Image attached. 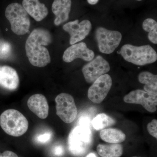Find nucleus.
<instances>
[{"mask_svg":"<svg viewBox=\"0 0 157 157\" xmlns=\"http://www.w3.org/2000/svg\"><path fill=\"white\" fill-rule=\"evenodd\" d=\"M52 42V37L47 30L37 28L32 31L25 45L26 54L31 64L44 67L50 63V54L45 46Z\"/></svg>","mask_w":157,"mask_h":157,"instance_id":"nucleus-1","label":"nucleus"},{"mask_svg":"<svg viewBox=\"0 0 157 157\" xmlns=\"http://www.w3.org/2000/svg\"><path fill=\"white\" fill-rule=\"evenodd\" d=\"M120 53L127 62L137 66L152 63L157 60L156 52L150 45L136 46L126 44L121 47Z\"/></svg>","mask_w":157,"mask_h":157,"instance_id":"nucleus-2","label":"nucleus"},{"mask_svg":"<svg viewBox=\"0 0 157 157\" xmlns=\"http://www.w3.org/2000/svg\"><path fill=\"white\" fill-rule=\"evenodd\" d=\"M0 126L8 135L19 137L27 131L29 122L18 110L9 109L3 112L0 116Z\"/></svg>","mask_w":157,"mask_h":157,"instance_id":"nucleus-3","label":"nucleus"},{"mask_svg":"<svg viewBox=\"0 0 157 157\" xmlns=\"http://www.w3.org/2000/svg\"><path fill=\"white\" fill-rule=\"evenodd\" d=\"M5 15L14 34L21 36L29 32L30 21L22 6L18 3L10 4L6 8Z\"/></svg>","mask_w":157,"mask_h":157,"instance_id":"nucleus-4","label":"nucleus"},{"mask_svg":"<svg viewBox=\"0 0 157 157\" xmlns=\"http://www.w3.org/2000/svg\"><path fill=\"white\" fill-rule=\"evenodd\" d=\"M92 137L90 128L77 126L70 132L68 137V147L72 154L83 155L91 143Z\"/></svg>","mask_w":157,"mask_h":157,"instance_id":"nucleus-5","label":"nucleus"},{"mask_svg":"<svg viewBox=\"0 0 157 157\" xmlns=\"http://www.w3.org/2000/svg\"><path fill=\"white\" fill-rule=\"evenodd\" d=\"M98 48L101 52L112 53L120 44L122 35L117 31H111L104 27H98L95 33Z\"/></svg>","mask_w":157,"mask_h":157,"instance_id":"nucleus-6","label":"nucleus"},{"mask_svg":"<svg viewBox=\"0 0 157 157\" xmlns=\"http://www.w3.org/2000/svg\"><path fill=\"white\" fill-rule=\"evenodd\" d=\"M55 101L58 116L66 123L73 122L78 113L73 97L67 93H62L57 96Z\"/></svg>","mask_w":157,"mask_h":157,"instance_id":"nucleus-7","label":"nucleus"},{"mask_svg":"<svg viewBox=\"0 0 157 157\" xmlns=\"http://www.w3.org/2000/svg\"><path fill=\"white\" fill-rule=\"evenodd\" d=\"M110 69L109 63L101 56H98L83 66L82 72L86 82L93 83L100 76L107 74Z\"/></svg>","mask_w":157,"mask_h":157,"instance_id":"nucleus-8","label":"nucleus"},{"mask_svg":"<svg viewBox=\"0 0 157 157\" xmlns=\"http://www.w3.org/2000/svg\"><path fill=\"white\" fill-rule=\"evenodd\" d=\"M111 76L107 74L96 79L89 89L88 98L95 104H100L107 97L112 85Z\"/></svg>","mask_w":157,"mask_h":157,"instance_id":"nucleus-9","label":"nucleus"},{"mask_svg":"<svg viewBox=\"0 0 157 157\" xmlns=\"http://www.w3.org/2000/svg\"><path fill=\"white\" fill-rule=\"evenodd\" d=\"M124 101L128 104L141 105L148 112L154 113L157 110V95L143 90L132 91L124 97Z\"/></svg>","mask_w":157,"mask_h":157,"instance_id":"nucleus-10","label":"nucleus"},{"mask_svg":"<svg viewBox=\"0 0 157 157\" xmlns=\"http://www.w3.org/2000/svg\"><path fill=\"white\" fill-rule=\"evenodd\" d=\"M92 24L89 20H84L78 22V20L70 21L63 26L64 30L70 34V45L82 41L90 33Z\"/></svg>","mask_w":157,"mask_h":157,"instance_id":"nucleus-11","label":"nucleus"},{"mask_svg":"<svg viewBox=\"0 0 157 157\" xmlns=\"http://www.w3.org/2000/svg\"><path fill=\"white\" fill-rule=\"evenodd\" d=\"M94 56V51L88 48L85 43L82 42L73 44L67 48L64 52L63 59L64 61L68 63H71L78 58L89 62Z\"/></svg>","mask_w":157,"mask_h":157,"instance_id":"nucleus-12","label":"nucleus"},{"mask_svg":"<svg viewBox=\"0 0 157 157\" xmlns=\"http://www.w3.org/2000/svg\"><path fill=\"white\" fill-rule=\"evenodd\" d=\"M19 78L14 68L8 66H0V86L9 90H14L18 87Z\"/></svg>","mask_w":157,"mask_h":157,"instance_id":"nucleus-13","label":"nucleus"},{"mask_svg":"<svg viewBox=\"0 0 157 157\" xmlns=\"http://www.w3.org/2000/svg\"><path fill=\"white\" fill-rule=\"evenodd\" d=\"M27 105L30 110L40 118L44 119L48 117L49 106L46 98L43 95H33L29 98Z\"/></svg>","mask_w":157,"mask_h":157,"instance_id":"nucleus-14","label":"nucleus"},{"mask_svg":"<svg viewBox=\"0 0 157 157\" xmlns=\"http://www.w3.org/2000/svg\"><path fill=\"white\" fill-rule=\"evenodd\" d=\"M71 0H54L52 6V10L56 17L55 25L59 26L69 19L71 11Z\"/></svg>","mask_w":157,"mask_h":157,"instance_id":"nucleus-15","label":"nucleus"},{"mask_svg":"<svg viewBox=\"0 0 157 157\" xmlns=\"http://www.w3.org/2000/svg\"><path fill=\"white\" fill-rule=\"evenodd\" d=\"M22 6L28 14L36 21H41L48 15V9L39 0H23Z\"/></svg>","mask_w":157,"mask_h":157,"instance_id":"nucleus-16","label":"nucleus"},{"mask_svg":"<svg viewBox=\"0 0 157 157\" xmlns=\"http://www.w3.org/2000/svg\"><path fill=\"white\" fill-rule=\"evenodd\" d=\"M101 138L104 141L111 144H119L124 142L126 135L121 130L115 128L104 129L100 133Z\"/></svg>","mask_w":157,"mask_h":157,"instance_id":"nucleus-17","label":"nucleus"},{"mask_svg":"<svg viewBox=\"0 0 157 157\" xmlns=\"http://www.w3.org/2000/svg\"><path fill=\"white\" fill-rule=\"evenodd\" d=\"M138 79L140 83L145 85L144 88V91L157 95V75L147 71H144L139 74Z\"/></svg>","mask_w":157,"mask_h":157,"instance_id":"nucleus-18","label":"nucleus"},{"mask_svg":"<svg viewBox=\"0 0 157 157\" xmlns=\"http://www.w3.org/2000/svg\"><path fill=\"white\" fill-rule=\"evenodd\" d=\"M98 154L102 157H120L123 153V147L119 144H98Z\"/></svg>","mask_w":157,"mask_h":157,"instance_id":"nucleus-19","label":"nucleus"},{"mask_svg":"<svg viewBox=\"0 0 157 157\" xmlns=\"http://www.w3.org/2000/svg\"><path fill=\"white\" fill-rule=\"evenodd\" d=\"M116 123V121L104 113H100L93 119L92 124L97 131L103 130Z\"/></svg>","mask_w":157,"mask_h":157,"instance_id":"nucleus-20","label":"nucleus"},{"mask_svg":"<svg viewBox=\"0 0 157 157\" xmlns=\"http://www.w3.org/2000/svg\"><path fill=\"white\" fill-rule=\"evenodd\" d=\"M143 29L149 33V40L153 44H157V23L154 19L149 18L145 19L142 24Z\"/></svg>","mask_w":157,"mask_h":157,"instance_id":"nucleus-21","label":"nucleus"},{"mask_svg":"<svg viewBox=\"0 0 157 157\" xmlns=\"http://www.w3.org/2000/svg\"><path fill=\"white\" fill-rule=\"evenodd\" d=\"M12 47L9 42L0 41V59H6L11 56Z\"/></svg>","mask_w":157,"mask_h":157,"instance_id":"nucleus-22","label":"nucleus"},{"mask_svg":"<svg viewBox=\"0 0 157 157\" xmlns=\"http://www.w3.org/2000/svg\"><path fill=\"white\" fill-rule=\"evenodd\" d=\"M147 130L150 135L156 139L157 138V121L154 119L147 124Z\"/></svg>","mask_w":157,"mask_h":157,"instance_id":"nucleus-23","label":"nucleus"},{"mask_svg":"<svg viewBox=\"0 0 157 157\" xmlns=\"http://www.w3.org/2000/svg\"><path fill=\"white\" fill-rule=\"evenodd\" d=\"M52 135L49 132L39 135L37 137V140L40 143H45L49 141L51 138Z\"/></svg>","mask_w":157,"mask_h":157,"instance_id":"nucleus-24","label":"nucleus"},{"mask_svg":"<svg viewBox=\"0 0 157 157\" xmlns=\"http://www.w3.org/2000/svg\"><path fill=\"white\" fill-rule=\"evenodd\" d=\"M64 149L62 145H59L55 147L53 149V153L56 156H61L63 155Z\"/></svg>","mask_w":157,"mask_h":157,"instance_id":"nucleus-25","label":"nucleus"},{"mask_svg":"<svg viewBox=\"0 0 157 157\" xmlns=\"http://www.w3.org/2000/svg\"><path fill=\"white\" fill-rule=\"evenodd\" d=\"M78 122H79V125L90 128V119L87 117H82L79 119Z\"/></svg>","mask_w":157,"mask_h":157,"instance_id":"nucleus-26","label":"nucleus"},{"mask_svg":"<svg viewBox=\"0 0 157 157\" xmlns=\"http://www.w3.org/2000/svg\"><path fill=\"white\" fill-rule=\"evenodd\" d=\"M0 157H18L15 153L10 151H4L2 153H0Z\"/></svg>","mask_w":157,"mask_h":157,"instance_id":"nucleus-27","label":"nucleus"},{"mask_svg":"<svg viewBox=\"0 0 157 157\" xmlns=\"http://www.w3.org/2000/svg\"><path fill=\"white\" fill-rule=\"evenodd\" d=\"M99 0H87L88 3L90 5H94L98 2Z\"/></svg>","mask_w":157,"mask_h":157,"instance_id":"nucleus-28","label":"nucleus"},{"mask_svg":"<svg viewBox=\"0 0 157 157\" xmlns=\"http://www.w3.org/2000/svg\"><path fill=\"white\" fill-rule=\"evenodd\" d=\"M86 157H97V156L95 154L91 153H90V154L88 155Z\"/></svg>","mask_w":157,"mask_h":157,"instance_id":"nucleus-29","label":"nucleus"},{"mask_svg":"<svg viewBox=\"0 0 157 157\" xmlns=\"http://www.w3.org/2000/svg\"><path fill=\"white\" fill-rule=\"evenodd\" d=\"M136 1H142V0H136Z\"/></svg>","mask_w":157,"mask_h":157,"instance_id":"nucleus-30","label":"nucleus"},{"mask_svg":"<svg viewBox=\"0 0 157 157\" xmlns=\"http://www.w3.org/2000/svg\"></svg>","mask_w":157,"mask_h":157,"instance_id":"nucleus-31","label":"nucleus"}]
</instances>
